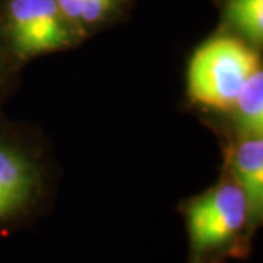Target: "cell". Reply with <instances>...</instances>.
Wrapping results in <instances>:
<instances>
[{
    "label": "cell",
    "instance_id": "6da1fadb",
    "mask_svg": "<svg viewBox=\"0 0 263 263\" xmlns=\"http://www.w3.org/2000/svg\"><path fill=\"white\" fill-rule=\"evenodd\" d=\"M256 68L258 59L243 41L219 36L203 43L188 67V92L193 101L215 109H231Z\"/></svg>",
    "mask_w": 263,
    "mask_h": 263
},
{
    "label": "cell",
    "instance_id": "8992f818",
    "mask_svg": "<svg viewBox=\"0 0 263 263\" xmlns=\"http://www.w3.org/2000/svg\"><path fill=\"white\" fill-rule=\"evenodd\" d=\"M241 137H263V72L251 73L231 108Z\"/></svg>",
    "mask_w": 263,
    "mask_h": 263
},
{
    "label": "cell",
    "instance_id": "3957f363",
    "mask_svg": "<svg viewBox=\"0 0 263 263\" xmlns=\"http://www.w3.org/2000/svg\"><path fill=\"white\" fill-rule=\"evenodd\" d=\"M248 220V202L234 180L222 181L186 207V228L195 253L222 248L238 236Z\"/></svg>",
    "mask_w": 263,
    "mask_h": 263
},
{
    "label": "cell",
    "instance_id": "9c48e42d",
    "mask_svg": "<svg viewBox=\"0 0 263 263\" xmlns=\"http://www.w3.org/2000/svg\"><path fill=\"white\" fill-rule=\"evenodd\" d=\"M0 67H2V55H0Z\"/></svg>",
    "mask_w": 263,
    "mask_h": 263
},
{
    "label": "cell",
    "instance_id": "ba28073f",
    "mask_svg": "<svg viewBox=\"0 0 263 263\" xmlns=\"http://www.w3.org/2000/svg\"><path fill=\"white\" fill-rule=\"evenodd\" d=\"M118 2L120 0H57L62 14L81 33L87 26H94L106 19Z\"/></svg>",
    "mask_w": 263,
    "mask_h": 263
},
{
    "label": "cell",
    "instance_id": "277c9868",
    "mask_svg": "<svg viewBox=\"0 0 263 263\" xmlns=\"http://www.w3.org/2000/svg\"><path fill=\"white\" fill-rule=\"evenodd\" d=\"M40 186V173L24 152L0 144V220L28 207Z\"/></svg>",
    "mask_w": 263,
    "mask_h": 263
},
{
    "label": "cell",
    "instance_id": "52a82bcc",
    "mask_svg": "<svg viewBox=\"0 0 263 263\" xmlns=\"http://www.w3.org/2000/svg\"><path fill=\"white\" fill-rule=\"evenodd\" d=\"M231 26L255 45L263 41V0H229L226 9Z\"/></svg>",
    "mask_w": 263,
    "mask_h": 263
},
{
    "label": "cell",
    "instance_id": "5b68a950",
    "mask_svg": "<svg viewBox=\"0 0 263 263\" xmlns=\"http://www.w3.org/2000/svg\"><path fill=\"white\" fill-rule=\"evenodd\" d=\"M234 181L243 190L250 220L260 222L263 215V137H241L233 154Z\"/></svg>",
    "mask_w": 263,
    "mask_h": 263
},
{
    "label": "cell",
    "instance_id": "7a4b0ae2",
    "mask_svg": "<svg viewBox=\"0 0 263 263\" xmlns=\"http://www.w3.org/2000/svg\"><path fill=\"white\" fill-rule=\"evenodd\" d=\"M5 29L21 59L67 48L81 40V31L68 23L57 0H9Z\"/></svg>",
    "mask_w": 263,
    "mask_h": 263
}]
</instances>
